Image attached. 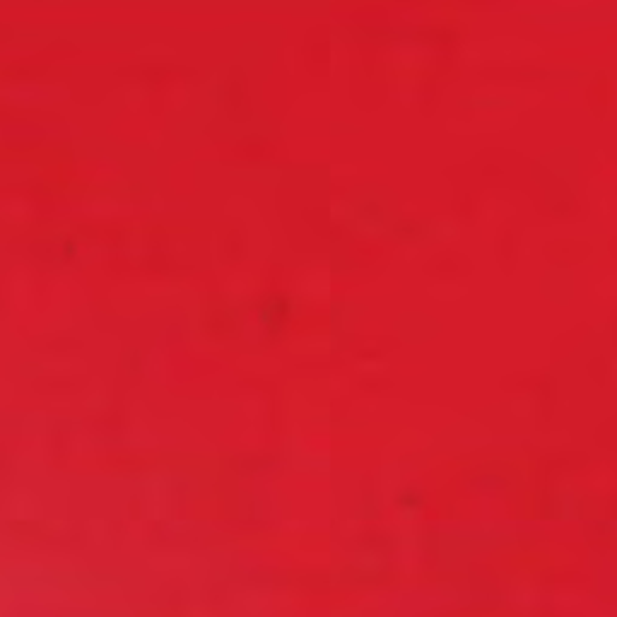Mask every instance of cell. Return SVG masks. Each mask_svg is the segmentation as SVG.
<instances>
[{
  "label": "cell",
  "instance_id": "cell-1",
  "mask_svg": "<svg viewBox=\"0 0 617 617\" xmlns=\"http://www.w3.org/2000/svg\"><path fill=\"white\" fill-rule=\"evenodd\" d=\"M263 321L273 328H280L287 321V302L285 297H270L263 307Z\"/></svg>",
  "mask_w": 617,
  "mask_h": 617
}]
</instances>
